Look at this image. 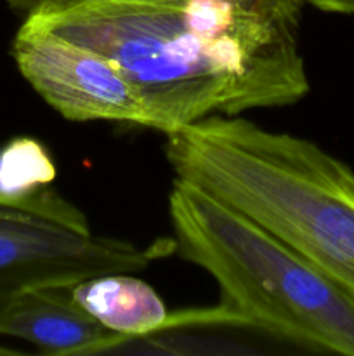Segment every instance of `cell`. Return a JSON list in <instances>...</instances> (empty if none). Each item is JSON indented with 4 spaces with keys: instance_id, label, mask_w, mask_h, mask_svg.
Returning <instances> with one entry per match:
<instances>
[{
    "instance_id": "1",
    "label": "cell",
    "mask_w": 354,
    "mask_h": 356,
    "mask_svg": "<svg viewBox=\"0 0 354 356\" xmlns=\"http://www.w3.org/2000/svg\"><path fill=\"white\" fill-rule=\"evenodd\" d=\"M21 17L110 58L163 134L309 92L301 19L242 0H51Z\"/></svg>"
},
{
    "instance_id": "2",
    "label": "cell",
    "mask_w": 354,
    "mask_h": 356,
    "mask_svg": "<svg viewBox=\"0 0 354 356\" xmlns=\"http://www.w3.org/2000/svg\"><path fill=\"white\" fill-rule=\"evenodd\" d=\"M179 179L273 233L354 299V170L309 139L214 115L165 134Z\"/></svg>"
},
{
    "instance_id": "3",
    "label": "cell",
    "mask_w": 354,
    "mask_h": 356,
    "mask_svg": "<svg viewBox=\"0 0 354 356\" xmlns=\"http://www.w3.org/2000/svg\"><path fill=\"white\" fill-rule=\"evenodd\" d=\"M176 252L219 284L242 325L312 351L354 356V299L280 238L176 177L169 193Z\"/></svg>"
},
{
    "instance_id": "4",
    "label": "cell",
    "mask_w": 354,
    "mask_h": 356,
    "mask_svg": "<svg viewBox=\"0 0 354 356\" xmlns=\"http://www.w3.org/2000/svg\"><path fill=\"white\" fill-rule=\"evenodd\" d=\"M174 252V238L139 247L94 235L85 214L49 186L24 198L0 197V316L24 292L137 273Z\"/></svg>"
},
{
    "instance_id": "5",
    "label": "cell",
    "mask_w": 354,
    "mask_h": 356,
    "mask_svg": "<svg viewBox=\"0 0 354 356\" xmlns=\"http://www.w3.org/2000/svg\"><path fill=\"white\" fill-rule=\"evenodd\" d=\"M35 92L71 122H118L153 129V117L118 66L96 49L23 23L10 44Z\"/></svg>"
},
{
    "instance_id": "6",
    "label": "cell",
    "mask_w": 354,
    "mask_h": 356,
    "mask_svg": "<svg viewBox=\"0 0 354 356\" xmlns=\"http://www.w3.org/2000/svg\"><path fill=\"white\" fill-rule=\"evenodd\" d=\"M0 336L26 341L45 355L101 353L130 341L76 305L71 289L24 292L0 316Z\"/></svg>"
},
{
    "instance_id": "7",
    "label": "cell",
    "mask_w": 354,
    "mask_h": 356,
    "mask_svg": "<svg viewBox=\"0 0 354 356\" xmlns=\"http://www.w3.org/2000/svg\"><path fill=\"white\" fill-rule=\"evenodd\" d=\"M73 301L104 329L139 339L169 329L170 315L155 289L130 273H111L80 282L71 289Z\"/></svg>"
},
{
    "instance_id": "8",
    "label": "cell",
    "mask_w": 354,
    "mask_h": 356,
    "mask_svg": "<svg viewBox=\"0 0 354 356\" xmlns=\"http://www.w3.org/2000/svg\"><path fill=\"white\" fill-rule=\"evenodd\" d=\"M56 163L44 143L16 136L0 146V197L24 198L56 179Z\"/></svg>"
},
{
    "instance_id": "9",
    "label": "cell",
    "mask_w": 354,
    "mask_h": 356,
    "mask_svg": "<svg viewBox=\"0 0 354 356\" xmlns=\"http://www.w3.org/2000/svg\"><path fill=\"white\" fill-rule=\"evenodd\" d=\"M44 2H51V0H7L10 9L16 14H19V16H24L28 10H31L38 3ZM242 2L250 3L253 7H259V9L267 10V13H281L285 9V6H287V0H242Z\"/></svg>"
},
{
    "instance_id": "10",
    "label": "cell",
    "mask_w": 354,
    "mask_h": 356,
    "mask_svg": "<svg viewBox=\"0 0 354 356\" xmlns=\"http://www.w3.org/2000/svg\"><path fill=\"white\" fill-rule=\"evenodd\" d=\"M304 6H312L325 13L354 14V0H302Z\"/></svg>"
},
{
    "instance_id": "11",
    "label": "cell",
    "mask_w": 354,
    "mask_h": 356,
    "mask_svg": "<svg viewBox=\"0 0 354 356\" xmlns=\"http://www.w3.org/2000/svg\"><path fill=\"white\" fill-rule=\"evenodd\" d=\"M9 353H14V351H12V350H7V348L0 346V355H9Z\"/></svg>"
}]
</instances>
